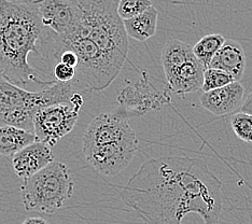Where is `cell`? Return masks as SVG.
<instances>
[{"instance_id":"603a6c76","label":"cell","mask_w":252,"mask_h":224,"mask_svg":"<svg viewBox=\"0 0 252 224\" xmlns=\"http://www.w3.org/2000/svg\"><path fill=\"white\" fill-rule=\"evenodd\" d=\"M240 110H242L240 112L248 113L252 116V92L247 96V98L243 101V105H242V107H240Z\"/></svg>"},{"instance_id":"30bf717a","label":"cell","mask_w":252,"mask_h":224,"mask_svg":"<svg viewBox=\"0 0 252 224\" xmlns=\"http://www.w3.org/2000/svg\"><path fill=\"white\" fill-rule=\"evenodd\" d=\"M128 120L118 108L113 111L104 112L95 117L83 134V151L136 135Z\"/></svg>"},{"instance_id":"ac0fdd59","label":"cell","mask_w":252,"mask_h":224,"mask_svg":"<svg viewBox=\"0 0 252 224\" xmlns=\"http://www.w3.org/2000/svg\"><path fill=\"white\" fill-rule=\"evenodd\" d=\"M232 82H234V80L228 73L220 70V69L207 68L204 71L202 91L205 93V92L223 88Z\"/></svg>"},{"instance_id":"6da1fadb","label":"cell","mask_w":252,"mask_h":224,"mask_svg":"<svg viewBox=\"0 0 252 224\" xmlns=\"http://www.w3.org/2000/svg\"><path fill=\"white\" fill-rule=\"evenodd\" d=\"M121 197L147 224H181L192 212L204 224H222V182L202 159L149 160L122 188Z\"/></svg>"},{"instance_id":"8fae6325","label":"cell","mask_w":252,"mask_h":224,"mask_svg":"<svg viewBox=\"0 0 252 224\" xmlns=\"http://www.w3.org/2000/svg\"><path fill=\"white\" fill-rule=\"evenodd\" d=\"M42 25L57 36H69L81 21V9L77 0H33Z\"/></svg>"},{"instance_id":"e0dca14e","label":"cell","mask_w":252,"mask_h":224,"mask_svg":"<svg viewBox=\"0 0 252 224\" xmlns=\"http://www.w3.org/2000/svg\"><path fill=\"white\" fill-rule=\"evenodd\" d=\"M224 41L225 38L221 33L206 34L202 39L198 40L194 47H192L193 54L204 68L207 69Z\"/></svg>"},{"instance_id":"9c48e42d","label":"cell","mask_w":252,"mask_h":224,"mask_svg":"<svg viewBox=\"0 0 252 224\" xmlns=\"http://www.w3.org/2000/svg\"><path fill=\"white\" fill-rule=\"evenodd\" d=\"M138 149L139 140L136 135H133L121 140L93 147L83 153L89 165L97 172L116 176L127 167Z\"/></svg>"},{"instance_id":"8992f818","label":"cell","mask_w":252,"mask_h":224,"mask_svg":"<svg viewBox=\"0 0 252 224\" xmlns=\"http://www.w3.org/2000/svg\"><path fill=\"white\" fill-rule=\"evenodd\" d=\"M161 62L170 92L182 96L202 90L205 68L194 56L190 44L177 39L168 40L162 50Z\"/></svg>"},{"instance_id":"d6986e66","label":"cell","mask_w":252,"mask_h":224,"mask_svg":"<svg viewBox=\"0 0 252 224\" xmlns=\"http://www.w3.org/2000/svg\"><path fill=\"white\" fill-rule=\"evenodd\" d=\"M152 5L151 0H119L117 12L124 21L141 14Z\"/></svg>"},{"instance_id":"7a4b0ae2","label":"cell","mask_w":252,"mask_h":224,"mask_svg":"<svg viewBox=\"0 0 252 224\" xmlns=\"http://www.w3.org/2000/svg\"><path fill=\"white\" fill-rule=\"evenodd\" d=\"M44 26L33 0L15 2L0 0V73L23 88L35 83L43 88L55 82L47 80L28 62L31 53L39 54Z\"/></svg>"},{"instance_id":"9a60e30c","label":"cell","mask_w":252,"mask_h":224,"mask_svg":"<svg viewBox=\"0 0 252 224\" xmlns=\"http://www.w3.org/2000/svg\"><path fill=\"white\" fill-rule=\"evenodd\" d=\"M158 17V11L152 5L141 14L124 20L123 26L126 34L127 37L139 42H144L152 38L157 33Z\"/></svg>"},{"instance_id":"4fadbf2b","label":"cell","mask_w":252,"mask_h":224,"mask_svg":"<svg viewBox=\"0 0 252 224\" xmlns=\"http://www.w3.org/2000/svg\"><path fill=\"white\" fill-rule=\"evenodd\" d=\"M54 160L52 149L42 142L35 141L13 155L12 166L16 176L25 180Z\"/></svg>"},{"instance_id":"277c9868","label":"cell","mask_w":252,"mask_h":224,"mask_svg":"<svg viewBox=\"0 0 252 224\" xmlns=\"http://www.w3.org/2000/svg\"><path fill=\"white\" fill-rule=\"evenodd\" d=\"M119 0H77L81 9V21L69 36L84 37L108 54L126 62L128 37L123 21L117 12ZM64 37V38H67Z\"/></svg>"},{"instance_id":"52a82bcc","label":"cell","mask_w":252,"mask_h":224,"mask_svg":"<svg viewBox=\"0 0 252 224\" xmlns=\"http://www.w3.org/2000/svg\"><path fill=\"white\" fill-rule=\"evenodd\" d=\"M117 101L119 110L130 119L159 110L171 102V96L168 89L158 90L144 70L138 81L125 85L118 92Z\"/></svg>"},{"instance_id":"ffe728a7","label":"cell","mask_w":252,"mask_h":224,"mask_svg":"<svg viewBox=\"0 0 252 224\" xmlns=\"http://www.w3.org/2000/svg\"><path fill=\"white\" fill-rule=\"evenodd\" d=\"M232 129L240 140L252 142V116L245 112L235 113L231 119Z\"/></svg>"},{"instance_id":"2e32d148","label":"cell","mask_w":252,"mask_h":224,"mask_svg":"<svg viewBox=\"0 0 252 224\" xmlns=\"http://www.w3.org/2000/svg\"><path fill=\"white\" fill-rule=\"evenodd\" d=\"M36 141L32 131L11 125L0 126V155L12 158L23 148Z\"/></svg>"},{"instance_id":"5b68a950","label":"cell","mask_w":252,"mask_h":224,"mask_svg":"<svg viewBox=\"0 0 252 224\" xmlns=\"http://www.w3.org/2000/svg\"><path fill=\"white\" fill-rule=\"evenodd\" d=\"M73 189L69 169L54 160L24 180L21 186L22 203L27 211L53 215L71 198Z\"/></svg>"},{"instance_id":"ba28073f","label":"cell","mask_w":252,"mask_h":224,"mask_svg":"<svg viewBox=\"0 0 252 224\" xmlns=\"http://www.w3.org/2000/svg\"><path fill=\"white\" fill-rule=\"evenodd\" d=\"M80 110L68 103L44 107L35 114L32 133L36 141L50 148L54 147L62 138L72 131L79 119Z\"/></svg>"},{"instance_id":"cb8c5ba5","label":"cell","mask_w":252,"mask_h":224,"mask_svg":"<svg viewBox=\"0 0 252 224\" xmlns=\"http://www.w3.org/2000/svg\"><path fill=\"white\" fill-rule=\"evenodd\" d=\"M21 224H50L44 218L41 217H32L27 218L26 220L23 221Z\"/></svg>"},{"instance_id":"44dd1931","label":"cell","mask_w":252,"mask_h":224,"mask_svg":"<svg viewBox=\"0 0 252 224\" xmlns=\"http://www.w3.org/2000/svg\"><path fill=\"white\" fill-rule=\"evenodd\" d=\"M52 80L54 82L67 83L76 78V69L63 63H56L52 68Z\"/></svg>"},{"instance_id":"7402d4cb","label":"cell","mask_w":252,"mask_h":224,"mask_svg":"<svg viewBox=\"0 0 252 224\" xmlns=\"http://www.w3.org/2000/svg\"><path fill=\"white\" fill-rule=\"evenodd\" d=\"M55 60H59V61H57V63H59V62L63 63V64H65L67 66H70L74 69L77 68L78 63H79L77 54L74 53V52L70 51V50H65V51L61 52V53L57 55Z\"/></svg>"},{"instance_id":"7c38bea8","label":"cell","mask_w":252,"mask_h":224,"mask_svg":"<svg viewBox=\"0 0 252 224\" xmlns=\"http://www.w3.org/2000/svg\"><path fill=\"white\" fill-rule=\"evenodd\" d=\"M245 88L240 82L234 81L223 88L205 92L199 97L200 105L218 117L226 116L242 107Z\"/></svg>"},{"instance_id":"3957f363","label":"cell","mask_w":252,"mask_h":224,"mask_svg":"<svg viewBox=\"0 0 252 224\" xmlns=\"http://www.w3.org/2000/svg\"><path fill=\"white\" fill-rule=\"evenodd\" d=\"M76 93L90 95L92 92L74 79L32 92L11 83L0 73V126L11 125L32 133L33 117L40 109L56 103L70 105L71 97Z\"/></svg>"},{"instance_id":"5bb4252c","label":"cell","mask_w":252,"mask_h":224,"mask_svg":"<svg viewBox=\"0 0 252 224\" xmlns=\"http://www.w3.org/2000/svg\"><path fill=\"white\" fill-rule=\"evenodd\" d=\"M208 68L220 69L239 82L246 71V54L242 44L232 39H225L221 49L211 61Z\"/></svg>"}]
</instances>
